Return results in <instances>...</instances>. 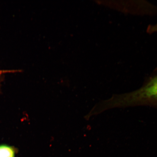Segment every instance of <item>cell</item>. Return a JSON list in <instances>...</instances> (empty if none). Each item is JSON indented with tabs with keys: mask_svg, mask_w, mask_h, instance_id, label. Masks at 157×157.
I'll list each match as a JSON object with an SVG mask.
<instances>
[{
	"mask_svg": "<svg viewBox=\"0 0 157 157\" xmlns=\"http://www.w3.org/2000/svg\"><path fill=\"white\" fill-rule=\"evenodd\" d=\"M15 151L12 147L2 145L0 146V157H14Z\"/></svg>",
	"mask_w": 157,
	"mask_h": 157,
	"instance_id": "7a4b0ae2",
	"label": "cell"
},
{
	"mask_svg": "<svg viewBox=\"0 0 157 157\" xmlns=\"http://www.w3.org/2000/svg\"><path fill=\"white\" fill-rule=\"evenodd\" d=\"M4 73V71L3 70H0V75L3 74Z\"/></svg>",
	"mask_w": 157,
	"mask_h": 157,
	"instance_id": "3957f363",
	"label": "cell"
},
{
	"mask_svg": "<svg viewBox=\"0 0 157 157\" xmlns=\"http://www.w3.org/2000/svg\"><path fill=\"white\" fill-rule=\"evenodd\" d=\"M156 27H157L156 29H157V26Z\"/></svg>",
	"mask_w": 157,
	"mask_h": 157,
	"instance_id": "277c9868",
	"label": "cell"
},
{
	"mask_svg": "<svg viewBox=\"0 0 157 157\" xmlns=\"http://www.w3.org/2000/svg\"><path fill=\"white\" fill-rule=\"evenodd\" d=\"M135 101L140 105L157 106V75L134 93Z\"/></svg>",
	"mask_w": 157,
	"mask_h": 157,
	"instance_id": "6da1fadb",
	"label": "cell"
}]
</instances>
